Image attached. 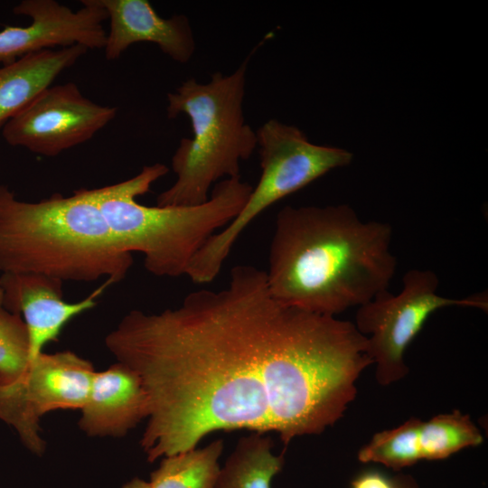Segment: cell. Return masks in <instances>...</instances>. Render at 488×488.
Segmentation results:
<instances>
[{
  "label": "cell",
  "instance_id": "obj_1",
  "mask_svg": "<svg viewBox=\"0 0 488 488\" xmlns=\"http://www.w3.org/2000/svg\"><path fill=\"white\" fill-rule=\"evenodd\" d=\"M148 398L147 461L197 447L219 430L277 433L285 446L333 426L372 361L353 323L285 305L266 271L237 265L221 290L160 313L131 310L105 337Z\"/></svg>",
  "mask_w": 488,
  "mask_h": 488
},
{
  "label": "cell",
  "instance_id": "obj_2",
  "mask_svg": "<svg viewBox=\"0 0 488 488\" xmlns=\"http://www.w3.org/2000/svg\"><path fill=\"white\" fill-rule=\"evenodd\" d=\"M391 226L346 204L286 206L276 218L267 284L277 301L335 316L387 290L396 268Z\"/></svg>",
  "mask_w": 488,
  "mask_h": 488
},
{
  "label": "cell",
  "instance_id": "obj_3",
  "mask_svg": "<svg viewBox=\"0 0 488 488\" xmlns=\"http://www.w3.org/2000/svg\"><path fill=\"white\" fill-rule=\"evenodd\" d=\"M133 264L98 205L94 189L54 193L37 202L0 184V271L42 274L63 281H122Z\"/></svg>",
  "mask_w": 488,
  "mask_h": 488
},
{
  "label": "cell",
  "instance_id": "obj_4",
  "mask_svg": "<svg viewBox=\"0 0 488 488\" xmlns=\"http://www.w3.org/2000/svg\"><path fill=\"white\" fill-rule=\"evenodd\" d=\"M169 168L161 163L145 165L123 182L96 188L105 221L118 247L144 255L145 267L157 277L186 274L192 258L245 205L253 186L239 177L218 182L209 199L195 206H146L136 197L150 191Z\"/></svg>",
  "mask_w": 488,
  "mask_h": 488
},
{
  "label": "cell",
  "instance_id": "obj_5",
  "mask_svg": "<svg viewBox=\"0 0 488 488\" xmlns=\"http://www.w3.org/2000/svg\"><path fill=\"white\" fill-rule=\"evenodd\" d=\"M249 57L231 74L215 72L207 83L191 78L168 93V117L185 114L192 137L180 141L171 163L176 180L157 196L156 205L202 204L213 183L240 176V162L257 148L256 131L242 109Z\"/></svg>",
  "mask_w": 488,
  "mask_h": 488
},
{
  "label": "cell",
  "instance_id": "obj_6",
  "mask_svg": "<svg viewBox=\"0 0 488 488\" xmlns=\"http://www.w3.org/2000/svg\"><path fill=\"white\" fill-rule=\"evenodd\" d=\"M438 285L434 271L410 269L402 278L399 294L387 289L358 307L353 324L367 338L368 353L380 385L391 384L407 375L406 350L434 312L454 305L487 311L486 294L446 297L437 294Z\"/></svg>",
  "mask_w": 488,
  "mask_h": 488
},
{
  "label": "cell",
  "instance_id": "obj_7",
  "mask_svg": "<svg viewBox=\"0 0 488 488\" xmlns=\"http://www.w3.org/2000/svg\"><path fill=\"white\" fill-rule=\"evenodd\" d=\"M261 175L238 215L211 239L228 254L244 230L270 205L296 192L329 171L349 164V151L311 143L295 126L269 119L257 131Z\"/></svg>",
  "mask_w": 488,
  "mask_h": 488
},
{
  "label": "cell",
  "instance_id": "obj_8",
  "mask_svg": "<svg viewBox=\"0 0 488 488\" xmlns=\"http://www.w3.org/2000/svg\"><path fill=\"white\" fill-rule=\"evenodd\" d=\"M92 363L70 351L42 352L19 379L0 384V419L11 426L23 446L42 455L46 442L41 418L59 409H80L93 374Z\"/></svg>",
  "mask_w": 488,
  "mask_h": 488
},
{
  "label": "cell",
  "instance_id": "obj_9",
  "mask_svg": "<svg viewBox=\"0 0 488 488\" xmlns=\"http://www.w3.org/2000/svg\"><path fill=\"white\" fill-rule=\"evenodd\" d=\"M117 108L86 98L77 84L50 86L2 128L5 142L47 157L91 139Z\"/></svg>",
  "mask_w": 488,
  "mask_h": 488
},
{
  "label": "cell",
  "instance_id": "obj_10",
  "mask_svg": "<svg viewBox=\"0 0 488 488\" xmlns=\"http://www.w3.org/2000/svg\"><path fill=\"white\" fill-rule=\"evenodd\" d=\"M73 11L55 0H23L13 13L31 18L26 26L5 25L0 31V65L27 54L75 44L86 49H103L106 34L103 22L108 14L98 0H82Z\"/></svg>",
  "mask_w": 488,
  "mask_h": 488
},
{
  "label": "cell",
  "instance_id": "obj_11",
  "mask_svg": "<svg viewBox=\"0 0 488 488\" xmlns=\"http://www.w3.org/2000/svg\"><path fill=\"white\" fill-rule=\"evenodd\" d=\"M62 281L42 274L2 273L3 306L23 314L30 340L31 361L43 352V347L56 341L64 326L75 316L97 305L98 297L112 285L106 280L84 299L64 300Z\"/></svg>",
  "mask_w": 488,
  "mask_h": 488
},
{
  "label": "cell",
  "instance_id": "obj_12",
  "mask_svg": "<svg viewBox=\"0 0 488 488\" xmlns=\"http://www.w3.org/2000/svg\"><path fill=\"white\" fill-rule=\"evenodd\" d=\"M108 14L109 30L104 45L108 61L117 59L130 45L152 42L174 61L186 63L195 41L185 15L163 18L147 0H98Z\"/></svg>",
  "mask_w": 488,
  "mask_h": 488
},
{
  "label": "cell",
  "instance_id": "obj_13",
  "mask_svg": "<svg viewBox=\"0 0 488 488\" xmlns=\"http://www.w3.org/2000/svg\"><path fill=\"white\" fill-rule=\"evenodd\" d=\"M79 427L89 436H126L148 417V398L138 375L120 362L95 371Z\"/></svg>",
  "mask_w": 488,
  "mask_h": 488
},
{
  "label": "cell",
  "instance_id": "obj_14",
  "mask_svg": "<svg viewBox=\"0 0 488 488\" xmlns=\"http://www.w3.org/2000/svg\"><path fill=\"white\" fill-rule=\"evenodd\" d=\"M87 51L80 44L45 49L0 65V130Z\"/></svg>",
  "mask_w": 488,
  "mask_h": 488
},
{
  "label": "cell",
  "instance_id": "obj_15",
  "mask_svg": "<svg viewBox=\"0 0 488 488\" xmlns=\"http://www.w3.org/2000/svg\"><path fill=\"white\" fill-rule=\"evenodd\" d=\"M266 434L241 437L221 468L213 488H271L273 478L282 470L284 455H275Z\"/></svg>",
  "mask_w": 488,
  "mask_h": 488
},
{
  "label": "cell",
  "instance_id": "obj_16",
  "mask_svg": "<svg viewBox=\"0 0 488 488\" xmlns=\"http://www.w3.org/2000/svg\"><path fill=\"white\" fill-rule=\"evenodd\" d=\"M223 449V440L216 439L202 448L164 456L151 473V488H213Z\"/></svg>",
  "mask_w": 488,
  "mask_h": 488
},
{
  "label": "cell",
  "instance_id": "obj_17",
  "mask_svg": "<svg viewBox=\"0 0 488 488\" xmlns=\"http://www.w3.org/2000/svg\"><path fill=\"white\" fill-rule=\"evenodd\" d=\"M483 442L481 432L469 416L455 410L421 421L419 446L422 459L438 460Z\"/></svg>",
  "mask_w": 488,
  "mask_h": 488
},
{
  "label": "cell",
  "instance_id": "obj_18",
  "mask_svg": "<svg viewBox=\"0 0 488 488\" xmlns=\"http://www.w3.org/2000/svg\"><path fill=\"white\" fill-rule=\"evenodd\" d=\"M421 420L410 418L402 425L377 433L358 453L362 463L381 464L399 470L422 459L419 446Z\"/></svg>",
  "mask_w": 488,
  "mask_h": 488
},
{
  "label": "cell",
  "instance_id": "obj_19",
  "mask_svg": "<svg viewBox=\"0 0 488 488\" xmlns=\"http://www.w3.org/2000/svg\"><path fill=\"white\" fill-rule=\"evenodd\" d=\"M30 340L20 314L0 306V384L10 383L29 369Z\"/></svg>",
  "mask_w": 488,
  "mask_h": 488
},
{
  "label": "cell",
  "instance_id": "obj_20",
  "mask_svg": "<svg viewBox=\"0 0 488 488\" xmlns=\"http://www.w3.org/2000/svg\"><path fill=\"white\" fill-rule=\"evenodd\" d=\"M351 488H414L398 479L390 478L378 471H365L357 475L351 483Z\"/></svg>",
  "mask_w": 488,
  "mask_h": 488
},
{
  "label": "cell",
  "instance_id": "obj_21",
  "mask_svg": "<svg viewBox=\"0 0 488 488\" xmlns=\"http://www.w3.org/2000/svg\"><path fill=\"white\" fill-rule=\"evenodd\" d=\"M121 488H151V486L149 482L136 477L126 483Z\"/></svg>",
  "mask_w": 488,
  "mask_h": 488
},
{
  "label": "cell",
  "instance_id": "obj_22",
  "mask_svg": "<svg viewBox=\"0 0 488 488\" xmlns=\"http://www.w3.org/2000/svg\"><path fill=\"white\" fill-rule=\"evenodd\" d=\"M3 297H4V296H3V290H2V288L0 287V306L3 305Z\"/></svg>",
  "mask_w": 488,
  "mask_h": 488
}]
</instances>
